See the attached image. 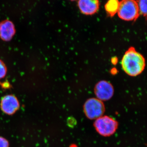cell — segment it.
I'll return each mask as SVG.
<instances>
[{"label":"cell","instance_id":"cell-1","mask_svg":"<svg viewBox=\"0 0 147 147\" xmlns=\"http://www.w3.org/2000/svg\"><path fill=\"white\" fill-rule=\"evenodd\" d=\"M121 66L124 71L131 76H138L144 71L146 60L144 56L133 47H130L125 53L122 59Z\"/></svg>","mask_w":147,"mask_h":147},{"label":"cell","instance_id":"cell-2","mask_svg":"<svg viewBox=\"0 0 147 147\" xmlns=\"http://www.w3.org/2000/svg\"><path fill=\"white\" fill-rule=\"evenodd\" d=\"M118 15L122 20L134 21L139 16L138 3L135 0H121L119 2Z\"/></svg>","mask_w":147,"mask_h":147},{"label":"cell","instance_id":"cell-3","mask_svg":"<svg viewBox=\"0 0 147 147\" xmlns=\"http://www.w3.org/2000/svg\"><path fill=\"white\" fill-rule=\"evenodd\" d=\"M94 126L99 134L108 137L115 132L117 128L118 123L112 118L104 116L96 119L94 123Z\"/></svg>","mask_w":147,"mask_h":147},{"label":"cell","instance_id":"cell-4","mask_svg":"<svg viewBox=\"0 0 147 147\" xmlns=\"http://www.w3.org/2000/svg\"><path fill=\"white\" fill-rule=\"evenodd\" d=\"M84 110L87 117L94 119L100 117L103 115L105 107L101 100L96 98H90L85 102Z\"/></svg>","mask_w":147,"mask_h":147},{"label":"cell","instance_id":"cell-5","mask_svg":"<svg viewBox=\"0 0 147 147\" xmlns=\"http://www.w3.org/2000/svg\"><path fill=\"white\" fill-rule=\"evenodd\" d=\"M114 88L110 82L101 81L96 85L94 93L97 99L101 101H105L110 99L114 94Z\"/></svg>","mask_w":147,"mask_h":147},{"label":"cell","instance_id":"cell-6","mask_svg":"<svg viewBox=\"0 0 147 147\" xmlns=\"http://www.w3.org/2000/svg\"><path fill=\"white\" fill-rule=\"evenodd\" d=\"M19 102L17 98L12 94L5 95L1 100V107L4 113L12 115L19 108Z\"/></svg>","mask_w":147,"mask_h":147},{"label":"cell","instance_id":"cell-7","mask_svg":"<svg viewBox=\"0 0 147 147\" xmlns=\"http://www.w3.org/2000/svg\"><path fill=\"white\" fill-rule=\"evenodd\" d=\"M16 33V29L13 22L9 20H4L0 23V38L8 42L13 38Z\"/></svg>","mask_w":147,"mask_h":147},{"label":"cell","instance_id":"cell-8","mask_svg":"<svg viewBox=\"0 0 147 147\" xmlns=\"http://www.w3.org/2000/svg\"><path fill=\"white\" fill-rule=\"evenodd\" d=\"M78 7L83 14L91 15L97 12L99 8V0H79Z\"/></svg>","mask_w":147,"mask_h":147},{"label":"cell","instance_id":"cell-9","mask_svg":"<svg viewBox=\"0 0 147 147\" xmlns=\"http://www.w3.org/2000/svg\"><path fill=\"white\" fill-rule=\"evenodd\" d=\"M119 5V0H108L105 4V9L108 16L113 17L117 13Z\"/></svg>","mask_w":147,"mask_h":147},{"label":"cell","instance_id":"cell-10","mask_svg":"<svg viewBox=\"0 0 147 147\" xmlns=\"http://www.w3.org/2000/svg\"><path fill=\"white\" fill-rule=\"evenodd\" d=\"M137 1L139 7V13L146 17L147 16V0H138Z\"/></svg>","mask_w":147,"mask_h":147},{"label":"cell","instance_id":"cell-11","mask_svg":"<svg viewBox=\"0 0 147 147\" xmlns=\"http://www.w3.org/2000/svg\"><path fill=\"white\" fill-rule=\"evenodd\" d=\"M7 69L5 64L0 59V79H3L6 75Z\"/></svg>","mask_w":147,"mask_h":147},{"label":"cell","instance_id":"cell-12","mask_svg":"<svg viewBox=\"0 0 147 147\" xmlns=\"http://www.w3.org/2000/svg\"><path fill=\"white\" fill-rule=\"evenodd\" d=\"M8 142L3 137H0V147H8Z\"/></svg>","mask_w":147,"mask_h":147},{"label":"cell","instance_id":"cell-13","mask_svg":"<svg viewBox=\"0 0 147 147\" xmlns=\"http://www.w3.org/2000/svg\"><path fill=\"white\" fill-rule=\"evenodd\" d=\"M70 1H76V0H70Z\"/></svg>","mask_w":147,"mask_h":147}]
</instances>
